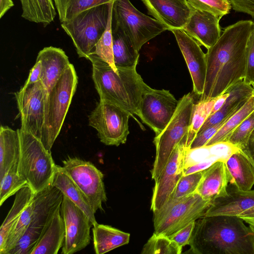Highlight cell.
I'll use <instances>...</instances> for the list:
<instances>
[{
  "mask_svg": "<svg viewBox=\"0 0 254 254\" xmlns=\"http://www.w3.org/2000/svg\"><path fill=\"white\" fill-rule=\"evenodd\" d=\"M254 29V21H239L226 27L207 50L205 84L199 101L216 98L244 81L247 44Z\"/></svg>",
  "mask_w": 254,
  "mask_h": 254,
  "instance_id": "cell-1",
  "label": "cell"
},
{
  "mask_svg": "<svg viewBox=\"0 0 254 254\" xmlns=\"http://www.w3.org/2000/svg\"><path fill=\"white\" fill-rule=\"evenodd\" d=\"M190 253L254 254V232L238 217L203 216L195 221Z\"/></svg>",
  "mask_w": 254,
  "mask_h": 254,
  "instance_id": "cell-2",
  "label": "cell"
},
{
  "mask_svg": "<svg viewBox=\"0 0 254 254\" xmlns=\"http://www.w3.org/2000/svg\"><path fill=\"white\" fill-rule=\"evenodd\" d=\"M87 60L92 65V79L100 100L112 103L138 116L142 93L148 86L136 71V66L114 70L95 55Z\"/></svg>",
  "mask_w": 254,
  "mask_h": 254,
  "instance_id": "cell-3",
  "label": "cell"
},
{
  "mask_svg": "<svg viewBox=\"0 0 254 254\" xmlns=\"http://www.w3.org/2000/svg\"><path fill=\"white\" fill-rule=\"evenodd\" d=\"M19 130L20 153L18 173L36 193L52 185L56 165L51 152L45 148L40 139L28 132Z\"/></svg>",
  "mask_w": 254,
  "mask_h": 254,
  "instance_id": "cell-4",
  "label": "cell"
},
{
  "mask_svg": "<svg viewBox=\"0 0 254 254\" xmlns=\"http://www.w3.org/2000/svg\"><path fill=\"white\" fill-rule=\"evenodd\" d=\"M77 82L75 69L70 64L48 92L41 141L50 152L60 132L76 91Z\"/></svg>",
  "mask_w": 254,
  "mask_h": 254,
  "instance_id": "cell-5",
  "label": "cell"
},
{
  "mask_svg": "<svg viewBox=\"0 0 254 254\" xmlns=\"http://www.w3.org/2000/svg\"><path fill=\"white\" fill-rule=\"evenodd\" d=\"M110 2L89 8L73 19L61 23L62 28L71 39L79 58L88 59L104 32Z\"/></svg>",
  "mask_w": 254,
  "mask_h": 254,
  "instance_id": "cell-6",
  "label": "cell"
},
{
  "mask_svg": "<svg viewBox=\"0 0 254 254\" xmlns=\"http://www.w3.org/2000/svg\"><path fill=\"white\" fill-rule=\"evenodd\" d=\"M194 104L193 94L185 95L179 100L176 110L167 126L159 134L155 135L153 143L156 155L151 170L154 181L162 171L176 146L188 133Z\"/></svg>",
  "mask_w": 254,
  "mask_h": 254,
  "instance_id": "cell-7",
  "label": "cell"
},
{
  "mask_svg": "<svg viewBox=\"0 0 254 254\" xmlns=\"http://www.w3.org/2000/svg\"><path fill=\"white\" fill-rule=\"evenodd\" d=\"M212 201L195 192L183 198L168 201L153 212L154 233L169 237L190 223L204 216Z\"/></svg>",
  "mask_w": 254,
  "mask_h": 254,
  "instance_id": "cell-8",
  "label": "cell"
},
{
  "mask_svg": "<svg viewBox=\"0 0 254 254\" xmlns=\"http://www.w3.org/2000/svg\"><path fill=\"white\" fill-rule=\"evenodd\" d=\"M112 25L119 27L138 52L148 41L168 30L159 21L139 11L129 0H114Z\"/></svg>",
  "mask_w": 254,
  "mask_h": 254,
  "instance_id": "cell-9",
  "label": "cell"
},
{
  "mask_svg": "<svg viewBox=\"0 0 254 254\" xmlns=\"http://www.w3.org/2000/svg\"><path fill=\"white\" fill-rule=\"evenodd\" d=\"M63 198L62 192L52 185L34 194L30 224L14 248L7 254H31L49 219L61 205Z\"/></svg>",
  "mask_w": 254,
  "mask_h": 254,
  "instance_id": "cell-10",
  "label": "cell"
},
{
  "mask_svg": "<svg viewBox=\"0 0 254 254\" xmlns=\"http://www.w3.org/2000/svg\"><path fill=\"white\" fill-rule=\"evenodd\" d=\"M129 117L130 113L120 106L100 100L88 116L89 125L97 131L101 142L118 146L126 142Z\"/></svg>",
  "mask_w": 254,
  "mask_h": 254,
  "instance_id": "cell-11",
  "label": "cell"
},
{
  "mask_svg": "<svg viewBox=\"0 0 254 254\" xmlns=\"http://www.w3.org/2000/svg\"><path fill=\"white\" fill-rule=\"evenodd\" d=\"M48 90L40 80L24 85L15 97L20 115V129L41 140Z\"/></svg>",
  "mask_w": 254,
  "mask_h": 254,
  "instance_id": "cell-12",
  "label": "cell"
},
{
  "mask_svg": "<svg viewBox=\"0 0 254 254\" xmlns=\"http://www.w3.org/2000/svg\"><path fill=\"white\" fill-rule=\"evenodd\" d=\"M63 170L88 198L94 212L104 211L102 203L107 200L104 175L92 163L68 157L63 161Z\"/></svg>",
  "mask_w": 254,
  "mask_h": 254,
  "instance_id": "cell-13",
  "label": "cell"
},
{
  "mask_svg": "<svg viewBox=\"0 0 254 254\" xmlns=\"http://www.w3.org/2000/svg\"><path fill=\"white\" fill-rule=\"evenodd\" d=\"M178 102L169 90L155 89L148 85L141 95L138 117L157 135L172 119Z\"/></svg>",
  "mask_w": 254,
  "mask_h": 254,
  "instance_id": "cell-14",
  "label": "cell"
},
{
  "mask_svg": "<svg viewBox=\"0 0 254 254\" xmlns=\"http://www.w3.org/2000/svg\"><path fill=\"white\" fill-rule=\"evenodd\" d=\"M188 133L176 146L158 178L155 181L150 209L154 212L168 201L183 175L186 158L189 147Z\"/></svg>",
  "mask_w": 254,
  "mask_h": 254,
  "instance_id": "cell-15",
  "label": "cell"
},
{
  "mask_svg": "<svg viewBox=\"0 0 254 254\" xmlns=\"http://www.w3.org/2000/svg\"><path fill=\"white\" fill-rule=\"evenodd\" d=\"M60 211L65 234L62 254H72L89 244L92 224L87 215L64 194Z\"/></svg>",
  "mask_w": 254,
  "mask_h": 254,
  "instance_id": "cell-16",
  "label": "cell"
},
{
  "mask_svg": "<svg viewBox=\"0 0 254 254\" xmlns=\"http://www.w3.org/2000/svg\"><path fill=\"white\" fill-rule=\"evenodd\" d=\"M227 215L254 224V190H241L231 185L227 193L214 200L204 216Z\"/></svg>",
  "mask_w": 254,
  "mask_h": 254,
  "instance_id": "cell-17",
  "label": "cell"
},
{
  "mask_svg": "<svg viewBox=\"0 0 254 254\" xmlns=\"http://www.w3.org/2000/svg\"><path fill=\"white\" fill-rule=\"evenodd\" d=\"M174 35L191 75L193 93L202 95L206 73V55L200 45L182 29L170 30Z\"/></svg>",
  "mask_w": 254,
  "mask_h": 254,
  "instance_id": "cell-18",
  "label": "cell"
},
{
  "mask_svg": "<svg viewBox=\"0 0 254 254\" xmlns=\"http://www.w3.org/2000/svg\"><path fill=\"white\" fill-rule=\"evenodd\" d=\"M148 13L168 30L183 29L188 22L192 8L187 0H141Z\"/></svg>",
  "mask_w": 254,
  "mask_h": 254,
  "instance_id": "cell-19",
  "label": "cell"
},
{
  "mask_svg": "<svg viewBox=\"0 0 254 254\" xmlns=\"http://www.w3.org/2000/svg\"><path fill=\"white\" fill-rule=\"evenodd\" d=\"M220 19L209 12L193 8L182 29L208 50L217 42L221 35Z\"/></svg>",
  "mask_w": 254,
  "mask_h": 254,
  "instance_id": "cell-20",
  "label": "cell"
},
{
  "mask_svg": "<svg viewBox=\"0 0 254 254\" xmlns=\"http://www.w3.org/2000/svg\"><path fill=\"white\" fill-rule=\"evenodd\" d=\"M229 182L225 161L218 160L204 170L196 192L204 199L212 202L226 194Z\"/></svg>",
  "mask_w": 254,
  "mask_h": 254,
  "instance_id": "cell-21",
  "label": "cell"
},
{
  "mask_svg": "<svg viewBox=\"0 0 254 254\" xmlns=\"http://www.w3.org/2000/svg\"><path fill=\"white\" fill-rule=\"evenodd\" d=\"M42 64L41 81L50 90L70 64L68 57L61 48L52 46L41 50L37 60Z\"/></svg>",
  "mask_w": 254,
  "mask_h": 254,
  "instance_id": "cell-22",
  "label": "cell"
},
{
  "mask_svg": "<svg viewBox=\"0 0 254 254\" xmlns=\"http://www.w3.org/2000/svg\"><path fill=\"white\" fill-rule=\"evenodd\" d=\"M227 91L229 93V96L224 104L219 110L208 117L198 132L231 117L254 94V87L243 81L232 87Z\"/></svg>",
  "mask_w": 254,
  "mask_h": 254,
  "instance_id": "cell-23",
  "label": "cell"
},
{
  "mask_svg": "<svg viewBox=\"0 0 254 254\" xmlns=\"http://www.w3.org/2000/svg\"><path fill=\"white\" fill-rule=\"evenodd\" d=\"M61 205L49 219L31 254H57L63 247L65 234Z\"/></svg>",
  "mask_w": 254,
  "mask_h": 254,
  "instance_id": "cell-24",
  "label": "cell"
},
{
  "mask_svg": "<svg viewBox=\"0 0 254 254\" xmlns=\"http://www.w3.org/2000/svg\"><path fill=\"white\" fill-rule=\"evenodd\" d=\"M52 185L59 189L64 195L87 215L92 226L97 223L95 217V212L88 198L62 167L56 165Z\"/></svg>",
  "mask_w": 254,
  "mask_h": 254,
  "instance_id": "cell-25",
  "label": "cell"
},
{
  "mask_svg": "<svg viewBox=\"0 0 254 254\" xmlns=\"http://www.w3.org/2000/svg\"><path fill=\"white\" fill-rule=\"evenodd\" d=\"M230 183L241 190H249L254 185V168L239 150L233 153L225 161Z\"/></svg>",
  "mask_w": 254,
  "mask_h": 254,
  "instance_id": "cell-26",
  "label": "cell"
},
{
  "mask_svg": "<svg viewBox=\"0 0 254 254\" xmlns=\"http://www.w3.org/2000/svg\"><path fill=\"white\" fill-rule=\"evenodd\" d=\"M20 153L19 129L15 130L1 125L0 128V180L13 165L18 162Z\"/></svg>",
  "mask_w": 254,
  "mask_h": 254,
  "instance_id": "cell-27",
  "label": "cell"
},
{
  "mask_svg": "<svg viewBox=\"0 0 254 254\" xmlns=\"http://www.w3.org/2000/svg\"><path fill=\"white\" fill-rule=\"evenodd\" d=\"M93 226V244L96 254H105L129 243V233L98 223Z\"/></svg>",
  "mask_w": 254,
  "mask_h": 254,
  "instance_id": "cell-28",
  "label": "cell"
},
{
  "mask_svg": "<svg viewBox=\"0 0 254 254\" xmlns=\"http://www.w3.org/2000/svg\"><path fill=\"white\" fill-rule=\"evenodd\" d=\"M113 49L117 68L137 66L139 54L122 31L112 25Z\"/></svg>",
  "mask_w": 254,
  "mask_h": 254,
  "instance_id": "cell-29",
  "label": "cell"
},
{
  "mask_svg": "<svg viewBox=\"0 0 254 254\" xmlns=\"http://www.w3.org/2000/svg\"><path fill=\"white\" fill-rule=\"evenodd\" d=\"M34 194L28 185L16 193L13 205L0 226V251L3 249L11 229L22 211L31 201Z\"/></svg>",
  "mask_w": 254,
  "mask_h": 254,
  "instance_id": "cell-30",
  "label": "cell"
},
{
  "mask_svg": "<svg viewBox=\"0 0 254 254\" xmlns=\"http://www.w3.org/2000/svg\"><path fill=\"white\" fill-rule=\"evenodd\" d=\"M24 19L46 27L53 22L57 15L52 0H20Z\"/></svg>",
  "mask_w": 254,
  "mask_h": 254,
  "instance_id": "cell-31",
  "label": "cell"
},
{
  "mask_svg": "<svg viewBox=\"0 0 254 254\" xmlns=\"http://www.w3.org/2000/svg\"><path fill=\"white\" fill-rule=\"evenodd\" d=\"M254 111V94L238 111L229 118L205 146L217 142L226 141L234 130Z\"/></svg>",
  "mask_w": 254,
  "mask_h": 254,
  "instance_id": "cell-32",
  "label": "cell"
},
{
  "mask_svg": "<svg viewBox=\"0 0 254 254\" xmlns=\"http://www.w3.org/2000/svg\"><path fill=\"white\" fill-rule=\"evenodd\" d=\"M114 0H54L61 23L70 20L81 12Z\"/></svg>",
  "mask_w": 254,
  "mask_h": 254,
  "instance_id": "cell-33",
  "label": "cell"
},
{
  "mask_svg": "<svg viewBox=\"0 0 254 254\" xmlns=\"http://www.w3.org/2000/svg\"><path fill=\"white\" fill-rule=\"evenodd\" d=\"M113 2L114 1H112L110 3L106 28L90 54L96 55L109 64L114 71H117L118 69L114 63L113 49L112 9Z\"/></svg>",
  "mask_w": 254,
  "mask_h": 254,
  "instance_id": "cell-34",
  "label": "cell"
},
{
  "mask_svg": "<svg viewBox=\"0 0 254 254\" xmlns=\"http://www.w3.org/2000/svg\"><path fill=\"white\" fill-rule=\"evenodd\" d=\"M216 98L207 101H198L192 108L190 124L188 133L189 147L206 119L211 115Z\"/></svg>",
  "mask_w": 254,
  "mask_h": 254,
  "instance_id": "cell-35",
  "label": "cell"
},
{
  "mask_svg": "<svg viewBox=\"0 0 254 254\" xmlns=\"http://www.w3.org/2000/svg\"><path fill=\"white\" fill-rule=\"evenodd\" d=\"M33 198L21 213L19 219L11 229L0 254H7L13 249L29 227L33 213Z\"/></svg>",
  "mask_w": 254,
  "mask_h": 254,
  "instance_id": "cell-36",
  "label": "cell"
},
{
  "mask_svg": "<svg viewBox=\"0 0 254 254\" xmlns=\"http://www.w3.org/2000/svg\"><path fill=\"white\" fill-rule=\"evenodd\" d=\"M18 163L13 165L0 180V205L9 197L28 185L27 181L18 173Z\"/></svg>",
  "mask_w": 254,
  "mask_h": 254,
  "instance_id": "cell-37",
  "label": "cell"
},
{
  "mask_svg": "<svg viewBox=\"0 0 254 254\" xmlns=\"http://www.w3.org/2000/svg\"><path fill=\"white\" fill-rule=\"evenodd\" d=\"M182 248L168 237L154 232L144 245L141 254H181Z\"/></svg>",
  "mask_w": 254,
  "mask_h": 254,
  "instance_id": "cell-38",
  "label": "cell"
},
{
  "mask_svg": "<svg viewBox=\"0 0 254 254\" xmlns=\"http://www.w3.org/2000/svg\"><path fill=\"white\" fill-rule=\"evenodd\" d=\"M204 170L189 175H183L168 201L180 199L196 192Z\"/></svg>",
  "mask_w": 254,
  "mask_h": 254,
  "instance_id": "cell-39",
  "label": "cell"
},
{
  "mask_svg": "<svg viewBox=\"0 0 254 254\" xmlns=\"http://www.w3.org/2000/svg\"><path fill=\"white\" fill-rule=\"evenodd\" d=\"M192 8L209 12L222 17L228 14L232 8L228 0H187Z\"/></svg>",
  "mask_w": 254,
  "mask_h": 254,
  "instance_id": "cell-40",
  "label": "cell"
},
{
  "mask_svg": "<svg viewBox=\"0 0 254 254\" xmlns=\"http://www.w3.org/2000/svg\"><path fill=\"white\" fill-rule=\"evenodd\" d=\"M254 129V111L234 130L227 140L239 149L247 142Z\"/></svg>",
  "mask_w": 254,
  "mask_h": 254,
  "instance_id": "cell-41",
  "label": "cell"
},
{
  "mask_svg": "<svg viewBox=\"0 0 254 254\" xmlns=\"http://www.w3.org/2000/svg\"><path fill=\"white\" fill-rule=\"evenodd\" d=\"M229 118L226 119L219 123L198 132L192 141L189 149H195L205 146L210 139L223 127Z\"/></svg>",
  "mask_w": 254,
  "mask_h": 254,
  "instance_id": "cell-42",
  "label": "cell"
},
{
  "mask_svg": "<svg viewBox=\"0 0 254 254\" xmlns=\"http://www.w3.org/2000/svg\"><path fill=\"white\" fill-rule=\"evenodd\" d=\"M244 82L254 87V29L247 44L246 76Z\"/></svg>",
  "mask_w": 254,
  "mask_h": 254,
  "instance_id": "cell-43",
  "label": "cell"
},
{
  "mask_svg": "<svg viewBox=\"0 0 254 254\" xmlns=\"http://www.w3.org/2000/svg\"><path fill=\"white\" fill-rule=\"evenodd\" d=\"M195 221L190 223L174 234L168 237L181 248L190 245L195 227Z\"/></svg>",
  "mask_w": 254,
  "mask_h": 254,
  "instance_id": "cell-44",
  "label": "cell"
},
{
  "mask_svg": "<svg viewBox=\"0 0 254 254\" xmlns=\"http://www.w3.org/2000/svg\"><path fill=\"white\" fill-rule=\"evenodd\" d=\"M218 160H223L216 155L211 156L190 166L185 167L184 169L183 175H187L202 171L208 168Z\"/></svg>",
  "mask_w": 254,
  "mask_h": 254,
  "instance_id": "cell-45",
  "label": "cell"
},
{
  "mask_svg": "<svg viewBox=\"0 0 254 254\" xmlns=\"http://www.w3.org/2000/svg\"><path fill=\"white\" fill-rule=\"evenodd\" d=\"M236 11L247 13L254 19V0H228Z\"/></svg>",
  "mask_w": 254,
  "mask_h": 254,
  "instance_id": "cell-46",
  "label": "cell"
},
{
  "mask_svg": "<svg viewBox=\"0 0 254 254\" xmlns=\"http://www.w3.org/2000/svg\"><path fill=\"white\" fill-rule=\"evenodd\" d=\"M239 150L247 158L254 168V129L245 145Z\"/></svg>",
  "mask_w": 254,
  "mask_h": 254,
  "instance_id": "cell-47",
  "label": "cell"
},
{
  "mask_svg": "<svg viewBox=\"0 0 254 254\" xmlns=\"http://www.w3.org/2000/svg\"><path fill=\"white\" fill-rule=\"evenodd\" d=\"M42 75V64L40 61L36 60L33 67L30 70L29 76L24 85L34 83L41 80Z\"/></svg>",
  "mask_w": 254,
  "mask_h": 254,
  "instance_id": "cell-48",
  "label": "cell"
},
{
  "mask_svg": "<svg viewBox=\"0 0 254 254\" xmlns=\"http://www.w3.org/2000/svg\"><path fill=\"white\" fill-rule=\"evenodd\" d=\"M229 96V93L227 91L216 97L211 115L215 113L221 108Z\"/></svg>",
  "mask_w": 254,
  "mask_h": 254,
  "instance_id": "cell-49",
  "label": "cell"
},
{
  "mask_svg": "<svg viewBox=\"0 0 254 254\" xmlns=\"http://www.w3.org/2000/svg\"><path fill=\"white\" fill-rule=\"evenodd\" d=\"M14 5L12 0H0V18Z\"/></svg>",
  "mask_w": 254,
  "mask_h": 254,
  "instance_id": "cell-50",
  "label": "cell"
},
{
  "mask_svg": "<svg viewBox=\"0 0 254 254\" xmlns=\"http://www.w3.org/2000/svg\"><path fill=\"white\" fill-rule=\"evenodd\" d=\"M249 226L254 232V224H249Z\"/></svg>",
  "mask_w": 254,
  "mask_h": 254,
  "instance_id": "cell-51",
  "label": "cell"
}]
</instances>
